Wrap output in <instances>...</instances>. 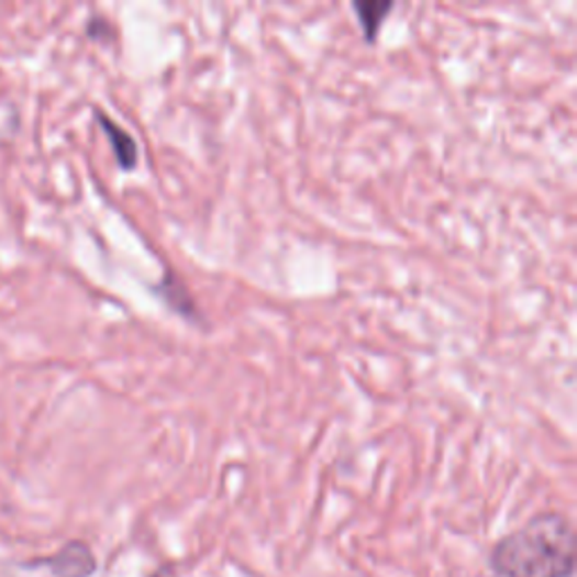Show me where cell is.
<instances>
[{
  "instance_id": "277c9868",
  "label": "cell",
  "mask_w": 577,
  "mask_h": 577,
  "mask_svg": "<svg viewBox=\"0 0 577 577\" xmlns=\"http://www.w3.org/2000/svg\"><path fill=\"white\" fill-rule=\"evenodd\" d=\"M352 10L359 19V25L364 30V38L368 43H375L386 16L395 10V3L392 0H354Z\"/></svg>"
},
{
  "instance_id": "3957f363",
  "label": "cell",
  "mask_w": 577,
  "mask_h": 577,
  "mask_svg": "<svg viewBox=\"0 0 577 577\" xmlns=\"http://www.w3.org/2000/svg\"><path fill=\"white\" fill-rule=\"evenodd\" d=\"M96 118L98 122L102 124L107 138L113 147V154H115V160L122 169H133L138 165V158H141V149H138V143L136 138L131 136V133L126 129H122L115 120H111L107 113H102L100 109H96Z\"/></svg>"
},
{
  "instance_id": "6da1fadb",
  "label": "cell",
  "mask_w": 577,
  "mask_h": 577,
  "mask_svg": "<svg viewBox=\"0 0 577 577\" xmlns=\"http://www.w3.org/2000/svg\"><path fill=\"white\" fill-rule=\"evenodd\" d=\"M492 564L501 577H573L575 532L566 517L540 514L499 542Z\"/></svg>"
},
{
  "instance_id": "8992f818",
  "label": "cell",
  "mask_w": 577,
  "mask_h": 577,
  "mask_svg": "<svg viewBox=\"0 0 577 577\" xmlns=\"http://www.w3.org/2000/svg\"><path fill=\"white\" fill-rule=\"evenodd\" d=\"M154 577H174V573H171L169 568H163V570H158Z\"/></svg>"
},
{
  "instance_id": "5b68a950",
  "label": "cell",
  "mask_w": 577,
  "mask_h": 577,
  "mask_svg": "<svg viewBox=\"0 0 577 577\" xmlns=\"http://www.w3.org/2000/svg\"><path fill=\"white\" fill-rule=\"evenodd\" d=\"M154 291L174 309V312H179L184 319L197 321V307H195L192 296L188 293L186 285L176 278L171 271H167L165 280H160Z\"/></svg>"
},
{
  "instance_id": "7a4b0ae2",
  "label": "cell",
  "mask_w": 577,
  "mask_h": 577,
  "mask_svg": "<svg viewBox=\"0 0 577 577\" xmlns=\"http://www.w3.org/2000/svg\"><path fill=\"white\" fill-rule=\"evenodd\" d=\"M55 577H88L96 570V557L86 544L73 542L48 559Z\"/></svg>"
}]
</instances>
